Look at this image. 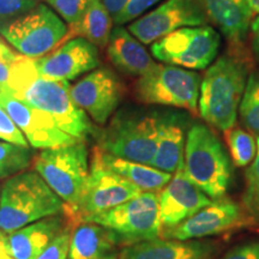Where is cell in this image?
<instances>
[{"mask_svg":"<svg viewBox=\"0 0 259 259\" xmlns=\"http://www.w3.org/2000/svg\"><path fill=\"white\" fill-rule=\"evenodd\" d=\"M244 221L240 206L231 199L222 198L199 210L179 226L162 231L161 235L164 239L199 240L238 228Z\"/></svg>","mask_w":259,"mask_h":259,"instance_id":"2e32d148","label":"cell"},{"mask_svg":"<svg viewBox=\"0 0 259 259\" xmlns=\"http://www.w3.org/2000/svg\"><path fill=\"white\" fill-rule=\"evenodd\" d=\"M32 60L38 76L67 82L97 69L101 64L99 48L82 37L64 41L59 48Z\"/></svg>","mask_w":259,"mask_h":259,"instance_id":"9a60e30c","label":"cell"},{"mask_svg":"<svg viewBox=\"0 0 259 259\" xmlns=\"http://www.w3.org/2000/svg\"><path fill=\"white\" fill-rule=\"evenodd\" d=\"M221 35L210 25L185 27L151 45L155 59L191 71L205 70L215 61Z\"/></svg>","mask_w":259,"mask_h":259,"instance_id":"30bf717a","label":"cell"},{"mask_svg":"<svg viewBox=\"0 0 259 259\" xmlns=\"http://www.w3.org/2000/svg\"><path fill=\"white\" fill-rule=\"evenodd\" d=\"M206 17L232 44L240 45L248 36L253 12L247 0H199Z\"/></svg>","mask_w":259,"mask_h":259,"instance_id":"44dd1931","label":"cell"},{"mask_svg":"<svg viewBox=\"0 0 259 259\" xmlns=\"http://www.w3.org/2000/svg\"><path fill=\"white\" fill-rule=\"evenodd\" d=\"M41 0H0V27L30 11Z\"/></svg>","mask_w":259,"mask_h":259,"instance_id":"1f68e13d","label":"cell"},{"mask_svg":"<svg viewBox=\"0 0 259 259\" xmlns=\"http://www.w3.org/2000/svg\"><path fill=\"white\" fill-rule=\"evenodd\" d=\"M0 191H2V189H0Z\"/></svg>","mask_w":259,"mask_h":259,"instance_id":"7bdbcfd3","label":"cell"},{"mask_svg":"<svg viewBox=\"0 0 259 259\" xmlns=\"http://www.w3.org/2000/svg\"><path fill=\"white\" fill-rule=\"evenodd\" d=\"M12 257L9 254L8 241H6V235L4 232H0V259H11Z\"/></svg>","mask_w":259,"mask_h":259,"instance_id":"f35d334b","label":"cell"},{"mask_svg":"<svg viewBox=\"0 0 259 259\" xmlns=\"http://www.w3.org/2000/svg\"><path fill=\"white\" fill-rule=\"evenodd\" d=\"M2 92H4V88H3V87H0V93Z\"/></svg>","mask_w":259,"mask_h":259,"instance_id":"60d3db41","label":"cell"},{"mask_svg":"<svg viewBox=\"0 0 259 259\" xmlns=\"http://www.w3.org/2000/svg\"><path fill=\"white\" fill-rule=\"evenodd\" d=\"M22 54H19L16 50L9 47L6 42H0V87L6 90L11 74L14 72L16 65L23 59Z\"/></svg>","mask_w":259,"mask_h":259,"instance_id":"d6a6232c","label":"cell"},{"mask_svg":"<svg viewBox=\"0 0 259 259\" xmlns=\"http://www.w3.org/2000/svg\"><path fill=\"white\" fill-rule=\"evenodd\" d=\"M63 231V220L58 216L32 222L6 235L9 254L14 259H36Z\"/></svg>","mask_w":259,"mask_h":259,"instance_id":"7402d4cb","label":"cell"},{"mask_svg":"<svg viewBox=\"0 0 259 259\" xmlns=\"http://www.w3.org/2000/svg\"><path fill=\"white\" fill-rule=\"evenodd\" d=\"M242 125L259 137V71L251 73L239 107Z\"/></svg>","mask_w":259,"mask_h":259,"instance_id":"484cf974","label":"cell"},{"mask_svg":"<svg viewBox=\"0 0 259 259\" xmlns=\"http://www.w3.org/2000/svg\"><path fill=\"white\" fill-rule=\"evenodd\" d=\"M65 210L58 194L36 171L10 177L0 191V229L12 233Z\"/></svg>","mask_w":259,"mask_h":259,"instance_id":"7a4b0ae2","label":"cell"},{"mask_svg":"<svg viewBox=\"0 0 259 259\" xmlns=\"http://www.w3.org/2000/svg\"><path fill=\"white\" fill-rule=\"evenodd\" d=\"M32 158L30 148L0 141V179L24 171L31 164Z\"/></svg>","mask_w":259,"mask_h":259,"instance_id":"83f0119b","label":"cell"},{"mask_svg":"<svg viewBox=\"0 0 259 259\" xmlns=\"http://www.w3.org/2000/svg\"><path fill=\"white\" fill-rule=\"evenodd\" d=\"M113 30V17L102 0H92L82 17L69 27L66 38L82 37L97 48L107 46ZM64 40V41H65Z\"/></svg>","mask_w":259,"mask_h":259,"instance_id":"d4e9b609","label":"cell"},{"mask_svg":"<svg viewBox=\"0 0 259 259\" xmlns=\"http://www.w3.org/2000/svg\"><path fill=\"white\" fill-rule=\"evenodd\" d=\"M163 0H130V3L126 5V8L122 10L119 15H116L113 18V22L116 25H122L125 23H131L135 19L141 17L145 12L149 11L158 3H162Z\"/></svg>","mask_w":259,"mask_h":259,"instance_id":"836d02e7","label":"cell"},{"mask_svg":"<svg viewBox=\"0 0 259 259\" xmlns=\"http://www.w3.org/2000/svg\"><path fill=\"white\" fill-rule=\"evenodd\" d=\"M156 114L157 145L150 166L166 173H176L184 160L189 118L176 111L156 112Z\"/></svg>","mask_w":259,"mask_h":259,"instance_id":"ac0fdd59","label":"cell"},{"mask_svg":"<svg viewBox=\"0 0 259 259\" xmlns=\"http://www.w3.org/2000/svg\"><path fill=\"white\" fill-rule=\"evenodd\" d=\"M199 0H163L128 25V31L143 45H153L170 32L208 23Z\"/></svg>","mask_w":259,"mask_h":259,"instance_id":"8fae6325","label":"cell"},{"mask_svg":"<svg viewBox=\"0 0 259 259\" xmlns=\"http://www.w3.org/2000/svg\"><path fill=\"white\" fill-rule=\"evenodd\" d=\"M11 259H14V258H11Z\"/></svg>","mask_w":259,"mask_h":259,"instance_id":"ee69618b","label":"cell"},{"mask_svg":"<svg viewBox=\"0 0 259 259\" xmlns=\"http://www.w3.org/2000/svg\"><path fill=\"white\" fill-rule=\"evenodd\" d=\"M142 192L125 178L106 167L94 151L88 179L73 216L83 220L87 216L107 211L136 198Z\"/></svg>","mask_w":259,"mask_h":259,"instance_id":"7c38bea8","label":"cell"},{"mask_svg":"<svg viewBox=\"0 0 259 259\" xmlns=\"http://www.w3.org/2000/svg\"><path fill=\"white\" fill-rule=\"evenodd\" d=\"M183 167L186 177L211 200L225 198L233 168L221 141L204 124L187 130Z\"/></svg>","mask_w":259,"mask_h":259,"instance_id":"3957f363","label":"cell"},{"mask_svg":"<svg viewBox=\"0 0 259 259\" xmlns=\"http://www.w3.org/2000/svg\"><path fill=\"white\" fill-rule=\"evenodd\" d=\"M250 34H251L252 51H253L255 59L259 61V15L253 19V21H252Z\"/></svg>","mask_w":259,"mask_h":259,"instance_id":"8d00e7d4","label":"cell"},{"mask_svg":"<svg viewBox=\"0 0 259 259\" xmlns=\"http://www.w3.org/2000/svg\"><path fill=\"white\" fill-rule=\"evenodd\" d=\"M200 80L197 71L156 64L136 80L135 97L145 105L167 106L196 113Z\"/></svg>","mask_w":259,"mask_h":259,"instance_id":"ba28073f","label":"cell"},{"mask_svg":"<svg viewBox=\"0 0 259 259\" xmlns=\"http://www.w3.org/2000/svg\"><path fill=\"white\" fill-rule=\"evenodd\" d=\"M0 106L4 107L32 148L45 150L79 142L64 132L50 114L28 105L8 92L0 93Z\"/></svg>","mask_w":259,"mask_h":259,"instance_id":"5bb4252c","label":"cell"},{"mask_svg":"<svg viewBox=\"0 0 259 259\" xmlns=\"http://www.w3.org/2000/svg\"><path fill=\"white\" fill-rule=\"evenodd\" d=\"M69 25L46 4H40L0 27V35L29 59L45 57L63 44Z\"/></svg>","mask_w":259,"mask_h":259,"instance_id":"52a82bcc","label":"cell"},{"mask_svg":"<svg viewBox=\"0 0 259 259\" xmlns=\"http://www.w3.org/2000/svg\"><path fill=\"white\" fill-rule=\"evenodd\" d=\"M106 125L96 136L100 150L150 166L157 145L156 112L120 109Z\"/></svg>","mask_w":259,"mask_h":259,"instance_id":"277c9868","label":"cell"},{"mask_svg":"<svg viewBox=\"0 0 259 259\" xmlns=\"http://www.w3.org/2000/svg\"><path fill=\"white\" fill-rule=\"evenodd\" d=\"M247 78V66L239 57L225 54L210 65L200 80L198 99L206 124L223 132L234 127Z\"/></svg>","mask_w":259,"mask_h":259,"instance_id":"6da1fadb","label":"cell"},{"mask_svg":"<svg viewBox=\"0 0 259 259\" xmlns=\"http://www.w3.org/2000/svg\"><path fill=\"white\" fill-rule=\"evenodd\" d=\"M0 141L29 148V143L23 132L18 128V126L3 106H0Z\"/></svg>","mask_w":259,"mask_h":259,"instance_id":"4dcf8cb0","label":"cell"},{"mask_svg":"<svg viewBox=\"0 0 259 259\" xmlns=\"http://www.w3.org/2000/svg\"><path fill=\"white\" fill-rule=\"evenodd\" d=\"M0 42H4V40H3V37H2V35H0Z\"/></svg>","mask_w":259,"mask_h":259,"instance_id":"b9f144b4","label":"cell"},{"mask_svg":"<svg viewBox=\"0 0 259 259\" xmlns=\"http://www.w3.org/2000/svg\"><path fill=\"white\" fill-rule=\"evenodd\" d=\"M69 27L82 17L92 0H45Z\"/></svg>","mask_w":259,"mask_h":259,"instance_id":"f546056e","label":"cell"},{"mask_svg":"<svg viewBox=\"0 0 259 259\" xmlns=\"http://www.w3.org/2000/svg\"><path fill=\"white\" fill-rule=\"evenodd\" d=\"M70 93L76 105L96 124L106 125L120 106L125 85L113 70L97 67L71 85Z\"/></svg>","mask_w":259,"mask_h":259,"instance_id":"4fadbf2b","label":"cell"},{"mask_svg":"<svg viewBox=\"0 0 259 259\" xmlns=\"http://www.w3.org/2000/svg\"><path fill=\"white\" fill-rule=\"evenodd\" d=\"M233 163L236 167H246L251 164L257 153V139L250 132L240 127H233L226 131Z\"/></svg>","mask_w":259,"mask_h":259,"instance_id":"4316f807","label":"cell"},{"mask_svg":"<svg viewBox=\"0 0 259 259\" xmlns=\"http://www.w3.org/2000/svg\"><path fill=\"white\" fill-rule=\"evenodd\" d=\"M70 89L67 80L45 78L37 74L25 84L16 97L50 114L67 135L79 142H85L96 137L99 128L94 126L88 114L76 105Z\"/></svg>","mask_w":259,"mask_h":259,"instance_id":"5b68a950","label":"cell"},{"mask_svg":"<svg viewBox=\"0 0 259 259\" xmlns=\"http://www.w3.org/2000/svg\"><path fill=\"white\" fill-rule=\"evenodd\" d=\"M211 203L212 200L186 177L181 163L158 193L162 231L179 226Z\"/></svg>","mask_w":259,"mask_h":259,"instance_id":"e0dca14e","label":"cell"},{"mask_svg":"<svg viewBox=\"0 0 259 259\" xmlns=\"http://www.w3.org/2000/svg\"><path fill=\"white\" fill-rule=\"evenodd\" d=\"M219 259H259V239L236 245Z\"/></svg>","mask_w":259,"mask_h":259,"instance_id":"d590c367","label":"cell"},{"mask_svg":"<svg viewBox=\"0 0 259 259\" xmlns=\"http://www.w3.org/2000/svg\"><path fill=\"white\" fill-rule=\"evenodd\" d=\"M102 2L106 9L109 11V14L112 15V17L114 18L116 15L120 14L122 10L126 8L130 0H102Z\"/></svg>","mask_w":259,"mask_h":259,"instance_id":"74e56055","label":"cell"},{"mask_svg":"<svg viewBox=\"0 0 259 259\" xmlns=\"http://www.w3.org/2000/svg\"><path fill=\"white\" fill-rule=\"evenodd\" d=\"M215 252L208 241L156 238L126 246L119 259H211Z\"/></svg>","mask_w":259,"mask_h":259,"instance_id":"d6986e66","label":"cell"},{"mask_svg":"<svg viewBox=\"0 0 259 259\" xmlns=\"http://www.w3.org/2000/svg\"><path fill=\"white\" fill-rule=\"evenodd\" d=\"M246 185L242 204L252 218L259 220V137L257 138V153L245 174Z\"/></svg>","mask_w":259,"mask_h":259,"instance_id":"f1b7e54d","label":"cell"},{"mask_svg":"<svg viewBox=\"0 0 259 259\" xmlns=\"http://www.w3.org/2000/svg\"><path fill=\"white\" fill-rule=\"evenodd\" d=\"M106 48L111 64L127 76L141 77L156 65L144 45L122 25L113 28Z\"/></svg>","mask_w":259,"mask_h":259,"instance_id":"ffe728a7","label":"cell"},{"mask_svg":"<svg viewBox=\"0 0 259 259\" xmlns=\"http://www.w3.org/2000/svg\"><path fill=\"white\" fill-rule=\"evenodd\" d=\"M118 245L111 231L83 221L71 234L69 259H119Z\"/></svg>","mask_w":259,"mask_h":259,"instance_id":"603a6c76","label":"cell"},{"mask_svg":"<svg viewBox=\"0 0 259 259\" xmlns=\"http://www.w3.org/2000/svg\"><path fill=\"white\" fill-rule=\"evenodd\" d=\"M82 221L105 227L115 235L119 244L126 246L153 240L162 233L158 194L142 192L136 198L107 211L87 216Z\"/></svg>","mask_w":259,"mask_h":259,"instance_id":"9c48e42d","label":"cell"},{"mask_svg":"<svg viewBox=\"0 0 259 259\" xmlns=\"http://www.w3.org/2000/svg\"><path fill=\"white\" fill-rule=\"evenodd\" d=\"M71 234L64 229L53 241L37 255L36 259H69Z\"/></svg>","mask_w":259,"mask_h":259,"instance_id":"e575fe53","label":"cell"},{"mask_svg":"<svg viewBox=\"0 0 259 259\" xmlns=\"http://www.w3.org/2000/svg\"><path fill=\"white\" fill-rule=\"evenodd\" d=\"M95 153L106 167L125 178L126 180L134 184L143 192L144 191L147 192L161 191L171 179L170 173H166V171L157 169L149 164L138 163V162L113 156V155L103 153L99 148L95 149Z\"/></svg>","mask_w":259,"mask_h":259,"instance_id":"cb8c5ba5","label":"cell"},{"mask_svg":"<svg viewBox=\"0 0 259 259\" xmlns=\"http://www.w3.org/2000/svg\"><path fill=\"white\" fill-rule=\"evenodd\" d=\"M247 2L251 6L252 12L254 15H259V0H247Z\"/></svg>","mask_w":259,"mask_h":259,"instance_id":"ab89813d","label":"cell"},{"mask_svg":"<svg viewBox=\"0 0 259 259\" xmlns=\"http://www.w3.org/2000/svg\"><path fill=\"white\" fill-rule=\"evenodd\" d=\"M88 149L84 142L45 149L34 161L36 173L74 213L89 176Z\"/></svg>","mask_w":259,"mask_h":259,"instance_id":"8992f818","label":"cell"}]
</instances>
